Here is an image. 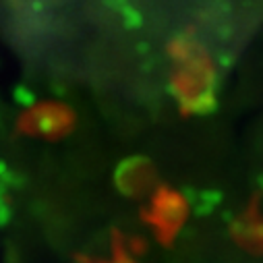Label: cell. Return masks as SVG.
<instances>
[{"instance_id":"1","label":"cell","mask_w":263,"mask_h":263,"mask_svg":"<svg viewBox=\"0 0 263 263\" xmlns=\"http://www.w3.org/2000/svg\"><path fill=\"white\" fill-rule=\"evenodd\" d=\"M73 120L75 118L69 108L58 104H42L27 110L21 124H23V130H27L31 135L52 139V137H60L64 133H69Z\"/></svg>"},{"instance_id":"2","label":"cell","mask_w":263,"mask_h":263,"mask_svg":"<svg viewBox=\"0 0 263 263\" xmlns=\"http://www.w3.org/2000/svg\"><path fill=\"white\" fill-rule=\"evenodd\" d=\"M114 182L118 186L120 193L124 195H137L145 182H147V162L145 160H139V158H133V160H124L118 168H116V174H114Z\"/></svg>"},{"instance_id":"3","label":"cell","mask_w":263,"mask_h":263,"mask_svg":"<svg viewBox=\"0 0 263 263\" xmlns=\"http://www.w3.org/2000/svg\"><path fill=\"white\" fill-rule=\"evenodd\" d=\"M13 100H15L21 108H25V110H31V108L35 106V93H33V89H29L27 85H17V87L13 89Z\"/></svg>"},{"instance_id":"4","label":"cell","mask_w":263,"mask_h":263,"mask_svg":"<svg viewBox=\"0 0 263 263\" xmlns=\"http://www.w3.org/2000/svg\"><path fill=\"white\" fill-rule=\"evenodd\" d=\"M13 218V208L11 203L5 199V201H0V228H5Z\"/></svg>"},{"instance_id":"5","label":"cell","mask_w":263,"mask_h":263,"mask_svg":"<svg viewBox=\"0 0 263 263\" xmlns=\"http://www.w3.org/2000/svg\"><path fill=\"white\" fill-rule=\"evenodd\" d=\"M110 263H133V259H130V257H126L124 253H118Z\"/></svg>"}]
</instances>
